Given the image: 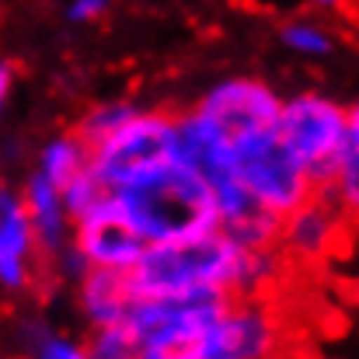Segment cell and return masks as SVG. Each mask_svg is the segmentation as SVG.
<instances>
[{"mask_svg":"<svg viewBox=\"0 0 359 359\" xmlns=\"http://www.w3.org/2000/svg\"><path fill=\"white\" fill-rule=\"evenodd\" d=\"M356 116V109L342 105L339 98H328L321 91H300L279 102L272 133L297 157V164L311 175V182L321 189L328 164Z\"/></svg>","mask_w":359,"mask_h":359,"instance_id":"obj_4","label":"cell"},{"mask_svg":"<svg viewBox=\"0 0 359 359\" xmlns=\"http://www.w3.org/2000/svg\"><path fill=\"white\" fill-rule=\"evenodd\" d=\"M109 199L147 248L182 244L220 231L210 182L182 157L147 171L129 185L109 189Z\"/></svg>","mask_w":359,"mask_h":359,"instance_id":"obj_2","label":"cell"},{"mask_svg":"<svg viewBox=\"0 0 359 359\" xmlns=\"http://www.w3.org/2000/svg\"><path fill=\"white\" fill-rule=\"evenodd\" d=\"M279 353V321L251 297H234L210 321L203 359H272Z\"/></svg>","mask_w":359,"mask_h":359,"instance_id":"obj_7","label":"cell"},{"mask_svg":"<svg viewBox=\"0 0 359 359\" xmlns=\"http://www.w3.org/2000/svg\"><path fill=\"white\" fill-rule=\"evenodd\" d=\"M178 157H182L178 116L161 109H140V105H133L129 116L102 140L88 143V168L102 178L105 189L129 185L147 171Z\"/></svg>","mask_w":359,"mask_h":359,"instance_id":"obj_3","label":"cell"},{"mask_svg":"<svg viewBox=\"0 0 359 359\" xmlns=\"http://www.w3.org/2000/svg\"><path fill=\"white\" fill-rule=\"evenodd\" d=\"M311 7H318V11H342L349 0H307Z\"/></svg>","mask_w":359,"mask_h":359,"instance_id":"obj_21","label":"cell"},{"mask_svg":"<svg viewBox=\"0 0 359 359\" xmlns=\"http://www.w3.org/2000/svg\"><path fill=\"white\" fill-rule=\"evenodd\" d=\"M63 203H67V213H70V220H77V217H84V213H91L105 196H109V189L102 185V178L91 171V168H84V171H77L63 189Z\"/></svg>","mask_w":359,"mask_h":359,"instance_id":"obj_17","label":"cell"},{"mask_svg":"<svg viewBox=\"0 0 359 359\" xmlns=\"http://www.w3.org/2000/svg\"><path fill=\"white\" fill-rule=\"evenodd\" d=\"M133 300H234L279 276L276 248H241L224 231L182 244H154L126 272Z\"/></svg>","mask_w":359,"mask_h":359,"instance_id":"obj_1","label":"cell"},{"mask_svg":"<svg viewBox=\"0 0 359 359\" xmlns=\"http://www.w3.org/2000/svg\"><path fill=\"white\" fill-rule=\"evenodd\" d=\"M11 95H14V67H11L7 60H0V119H4V112H7Z\"/></svg>","mask_w":359,"mask_h":359,"instance_id":"obj_20","label":"cell"},{"mask_svg":"<svg viewBox=\"0 0 359 359\" xmlns=\"http://www.w3.org/2000/svg\"><path fill=\"white\" fill-rule=\"evenodd\" d=\"M109 11V0H70L67 4V21L70 25H91Z\"/></svg>","mask_w":359,"mask_h":359,"instance_id":"obj_19","label":"cell"},{"mask_svg":"<svg viewBox=\"0 0 359 359\" xmlns=\"http://www.w3.org/2000/svg\"><path fill=\"white\" fill-rule=\"evenodd\" d=\"M25 353H28V359H95L88 346H81L70 335L53 332L46 325L25 328Z\"/></svg>","mask_w":359,"mask_h":359,"instance_id":"obj_16","label":"cell"},{"mask_svg":"<svg viewBox=\"0 0 359 359\" xmlns=\"http://www.w3.org/2000/svg\"><path fill=\"white\" fill-rule=\"evenodd\" d=\"M77 304H81V314L91 321V328L119 325L126 311L133 307L129 276L112 269H84L77 276Z\"/></svg>","mask_w":359,"mask_h":359,"instance_id":"obj_12","label":"cell"},{"mask_svg":"<svg viewBox=\"0 0 359 359\" xmlns=\"http://www.w3.org/2000/svg\"><path fill=\"white\" fill-rule=\"evenodd\" d=\"M39 241L21 210V196L0 185V293H25L35 279Z\"/></svg>","mask_w":359,"mask_h":359,"instance_id":"obj_9","label":"cell"},{"mask_svg":"<svg viewBox=\"0 0 359 359\" xmlns=\"http://www.w3.org/2000/svg\"><path fill=\"white\" fill-rule=\"evenodd\" d=\"M88 168V143L77 136V133H63V136H53L49 143H42L39 150V161H35V171L53 182L56 189H63L77 171Z\"/></svg>","mask_w":359,"mask_h":359,"instance_id":"obj_14","label":"cell"},{"mask_svg":"<svg viewBox=\"0 0 359 359\" xmlns=\"http://www.w3.org/2000/svg\"><path fill=\"white\" fill-rule=\"evenodd\" d=\"M279 102L283 98L258 77H224L192 105V112L231 150H238L248 140L272 133Z\"/></svg>","mask_w":359,"mask_h":359,"instance_id":"obj_6","label":"cell"},{"mask_svg":"<svg viewBox=\"0 0 359 359\" xmlns=\"http://www.w3.org/2000/svg\"><path fill=\"white\" fill-rule=\"evenodd\" d=\"M234 178L248 192V199L276 220L290 217L318 192L311 175L276 140V133H262L234 150Z\"/></svg>","mask_w":359,"mask_h":359,"instance_id":"obj_5","label":"cell"},{"mask_svg":"<svg viewBox=\"0 0 359 359\" xmlns=\"http://www.w3.org/2000/svg\"><path fill=\"white\" fill-rule=\"evenodd\" d=\"M18 196H21V210L32 224V234L39 241V248L46 255H63L70 248V231H74L63 192L53 182H46L39 171H32Z\"/></svg>","mask_w":359,"mask_h":359,"instance_id":"obj_11","label":"cell"},{"mask_svg":"<svg viewBox=\"0 0 359 359\" xmlns=\"http://www.w3.org/2000/svg\"><path fill=\"white\" fill-rule=\"evenodd\" d=\"M342 234V217L332 199H307L279 224V244L297 258H321Z\"/></svg>","mask_w":359,"mask_h":359,"instance_id":"obj_10","label":"cell"},{"mask_svg":"<svg viewBox=\"0 0 359 359\" xmlns=\"http://www.w3.org/2000/svg\"><path fill=\"white\" fill-rule=\"evenodd\" d=\"M129 102H102V105H95L84 119H81V129H77V136L84 140V143H95V140H102L109 129H116L126 116H129Z\"/></svg>","mask_w":359,"mask_h":359,"instance_id":"obj_18","label":"cell"},{"mask_svg":"<svg viewBox=\"0 0 359 359\" xmlns=\"http://www.w3.org/2000/svg\"><path fill=\"white\" fill-rule=\"evenodd\" d=\"M147 251V244L136 238V231L122 220L112 206V199L105 196L91 213L74 220L70 231V255L84 265V269H112V272H129L140 255Z\"/></svg>","mask_w":359,"mask_h":359,"instance_id":"obj_8","label":"cell"},{"mask_svg":"<svg viewBox=\"0 0 359 359\" xmlns=\"http://www.w3.org/2000/svg\"><path fill=\"white\" fill-rule=\"evenodd\" d=\"M335 206H346V210H356L359 203V116L349 122L332 164H328V175H325V185H321Z\"/></svg>","mask_w":359,"mask_h":359,"instance_id":"obj_13","label":"cell"},{"mask_svg":"<svg viewBox=\"0 0 359 359\" xmlns=\"http://www.w3.org/2000/svg\"><path fill=\"white\" fill-rule=\"evenodd\" d=\"M279 42L300 60H328L335 53V35L314 18H290L279 28Z\"/></svg>","mask_w":359,"mask_h":359,"instance_id":"obj_15","label":"cell"}]
</instances>
